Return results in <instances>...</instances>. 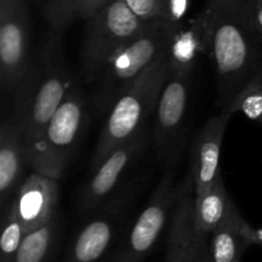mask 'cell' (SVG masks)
Instances as JSON below:
<instances>
[{
	"label": "cell",
	"mask_w": 262,
	"mask_h": 262,
	"mask_svg": "<svg viewBox=\"0 0 262 262\" xmlns=\"http://www.w3.org/2000/svg\"><path fill=\"white\" fill-rule=\"evenodd\" d=\"M114 0H81L79 3V19H89L91 15L101 10Z\"/></svg>",
	"instance_id": "obj_26"
},
{
	"label": "cell",
	"mask_w": 262,
	"mask_h": 262,
	"mask_svg": "<svg viewBox=\"0 0 262 262\" xmlns=\"http://www.w3.org/2000/svg\"><path fill=\"white\" fill-rule=\"evenodd\" d=\"M168 73L169 66L165 51L118 95L106 113V119L91 158V171L117 146L127 142L146 129L148 119L155 113Z\"/></svg>",
	"instance_id": "obj_3"
},
{
	"label": "cell",
	"mask_w": 262,
	"mask_h": 262,
	"mask_svg": "<svg viewBox=\"0 0 262 262\" xmlns=\"http://www.w3.org/2000/svg\"><path fill=\"white\" fill-rule=\"evenodd\" d=\"M138 191L137 182H129L120 187L97 211L83 219L61 262H101L124 233Z\"/></svg>",
	"instance_id": "obj_7"
},
{
	"label": "cell",
	"mask_w": 262,
	"mask_h": 262,
	"mask_svg": "<svg viewBox=\"0 0 262 262\" xmlns=\"http://www.w3.org/2000/svg\"><path fill=\"white\" fill-rule=\"evenodd\" d=\"M87 99L74 84L46 124L28 158L31 170L60 179L69 165L87 122Z\"/></svg>",
	"instance_id": "obj_5"
},
{
	"label": "cell",
	"mask_w": 262,
	"mask_h": 262,
	"mask_svg": "<svg viewBox=\"0 0 262 262\" xmlns=\"http://www.w3.org/2000/svg\"><path fill=\"white\" fill-rule=\"evenodd\" d=\"M233 114L220 110L219 114L207 119L204 127L197 132L191 148L189 176L193 181L194 196L206 191L222 174L220 154L227 127Z\"/></svg>",
	"instance_id": "obj_13"
},
{
	"label": "cell",
	"mask_w": 262,
	"mask_h": 262,
	"mask_svg": "<svg viewBox=\"0 0 262 262\" xmlns=\"http://www.w3.org/2000/svg\"><path fill=\"white\" fill-rule=\"evenodd\" d=\"M209 32L205 13L186 20L181 27L171 32L166 48L169 72L192 78L197 60L207 53Z\"/></svg>",
	"instance_id": "obj_15"
},
{
	"label": "cell",
	"mask_w": 262,
	"mask_h": 262,
	"mask_svg": "<svg viewBox=\"0 0 262 262\" xmlns=\"http://www.w3.org/2000/svg\"><path fill=\"white\" fill-rule=\"evenodd\" d=\"M174 168H166L155 191L136 217L132 227L122 234L101 262H143L158 243L170 220L177 197Z\"/></svg>",
	"instance_id": "obj_8"
},
{
	"label": "cell",
	"mask_w": 262,
	"mask_h": 262,
	"mask_svg": "<svg viewBox=\"0 0 262 262\" xmlns=\"http://www.w3.org/2000/svg\"><path fill=\"white\" fill-rule=\"evenodd\" d=\"M147 25L130 10L124 0H114L86 19L81 54L84 81L94 83L110 59Z\"/></svg>",
	"instance_id": "obj_6"
},
{
	"label": "cell",
	"mask_w": 262,
	"mask_h": 262,
	"mask_svg": "<svg viewBox=\"0 0 262 262\" xmlns=\"http://www.w3.org/2000/svg\"><path fill=\"white\" fill-rule=\"evenodd\" d=\"M251 227L233 204L225 219L210 233L209 248L214 262H239L246 250L253 245Z\"/></svg>",
	"instance_id": "obj_17"
},
{
	"label": "cell",
	"mask_w": 262,
	"mask_h": 262,
	"mask_svg": "<svg viewBox=\"0 0 262 262\" xmlns=\"http://www.w3.org/2000/svg\"><path fill=\"white\" fill-rule=\"evenodd\" d=\"M173 31L164 20L148 23L127 45L123 46L94 82V105L106 114L118 95L165 53Z\"/></svg>",
	"instance_id": "obj_4"
},
{
	"label": "cell",
	"mask_w": 262,
	"mask_h": 262,
	"mask_svg": "<svg viewBox=\"0 0 262 262\" xmlns=\"http://www.w3.org/2000/svg\"><path fill=\"white\" fill-rule=\"evenodd\" d=\"M191 78L169 72L154 113V147L166 168H176L186 133Z\"/></svg>",
	"instance_id": "obj_9"
},
{
	"label": "cell",
	"mask_w": 262,
	"mask_h": 262,
	"mask_svg": "<svg viewBox=\"0 0 262 262\" xmlns=\"http://www.w3.org/2000/svg\"><path fill=\"white\" fill-rule=\"evenodd\" d=\"M13 202L25 234L38 229L59 212L58 179L31 170Z\"/></svg>",
	"instance_id": "obj_14"
},
{
	"label": "cell",
	"mask_w": 262,
	"mask_h": 262,
	"mask_svg": "<svg viewBox=\"0 0 262 262\" xmlns=\"http://www.w3.org/2000/svg\"><path fill=\"white\" fill-rule=\"evenodd\" d=\"M28 165L27 148L12 119L4 120L0 128V202L3 210L14 199L23 183Z\"/></svg>",
	"instance_id": "obj_16"
},
{
	"label": "cell",
	"mask_w": 262,
	"mask_h": 262,
	"mask_svg": "<svg viewBox=\"0 0 262 262\" xmlns=\"http://www.w3.org/2000/svg\"><path fill=\"white\" fill-rule=\"evenodd\" d=\"M133 13L142 22L163 20L170 0H124Z\"/></svg>",
	"instance_id": "obj_23"
},
{
	"label": "cell",
	"mask_w": 262,
	"mask_h": 262,
	"mask_svg": "<svg viewBox=\"0 0 262 262\" xmlns=\"http://www.w3.org/2000/svg\"><path fill=\"white\" fill-rule=\"evenodd\" d=\"M247 17L251 27L262 38V0H247Z\"/></svg>",
	"instance_id": "obj_25"
},
{
	"label": "cell",
	"mask_w": 262,
	"mask_h": 262,
	"mask_svg": "<svg viewBox=\"0 0 262 262\" xmlns=\"http://www.w3.org/2000/svg\"><path fill=\"white\" fill-rule=\"evenodd\" d=\"M81 0H41V10L50 30L63 33L79 18Z\"/></svg>",
	"instance_id": "obj_21"
},
{
	"label": "cell",
	"mask_w": 262,
	"mask_h": 262,
	"mask_svg": "<svg viewBox=\"0 0 262 262\" xmlns=\"http://www.w3.org/2000/svg\"><path fill=\"white\" fill-rule=\"evenodd\" d=\"M233 204L234 202L228 196L224 179L220 174L206 191L194 196L193 219L197 229L204 234L210 235V233L225 219Z\"/></svg>",
	"instance_id": "obj_18"
},
{
	"label": "cell",
	"mask_w": 262,
	"mask_h": 262,
	"mask_svg": "<svg viewBox=\"0 0 262 262\" xmlns=\"http://www.w3.org/2000/svg\"><path fill=\"white\" fill-rule=\"evenodd\" d=\"M250 235L253 245H258L262 247V229H255L253 227H251Z\"/></svg>",
	"instance_id": "obj_27"
},
{
	"label": "cell",
	"mask_w": 262,
	"mask_h": 262,
	"mask_svg": "<svg viewBox=\"0 0 262 262\" xmlns=\"http://www.w3.org/2000/svg\"><path fill=\"white\" fill-rule=\"evenodd\" d=\"M74 84L76 81L64 54L61 33L48 31L33 51L28 71L13 92L10 119L25 141L27 158Z\"/></svg>",
	"instance_id": "obj_1"
},
{
	"label": "cell",
	"mask_w": 262,
	"mask_h": 262,
	"mask_svg": "<svg viewBox=\"0 0 262 262\" xmlns=\"http://www.w3.org/2000/svg\"><path fill=\"white\" fill-rule=\"evenodd\" d=\"M194 186L191 176L178 184L169 223L165 262H214L209 237L200 232L193 219Z\"/></svg>",
	"instance_id": "obj_12"
},
{
	"label": "cell",
	"mask_w": 262,
	"mask_h": 262,
	"mask_svg": "<svg viewBox=\"0 0 262 262\" xmlns=\"http://www.w3.org/2000/svg\"><path fill=\"white\" fill-rule=\"evenodd\" d=\"M207 2L222 5H243L247 0H207Z\"/></svg>",
	"instance_id": "obj_28"
},
{
	"label": "cell",
	"mask_w": 262,
	"mask_h": 262,
	"mask_svg": "<svg viewBox=\"0 0 262 262\" xmlns=\"http://www.w3.org/2000/svg\"><path fill=\"white\" fill-rule=\"evenodd\" d=\"M31 22L25 0H0V81L13 94L32 60Z\"/></svg>",
	"instance_id": "obj_10"
},
{
	"label": "cell",
	"mask_w": 262,
	"mask_h": 262,
	"mask_svg": "<svg viewBox=\"0 0 262 262\" xmlns=\"http://www.w3.org/2000/svg\"><path fill=\"white\" fill-rule=\"evenodd\" d=\"M25 230L18 219L14 202L12 201L3 210L2 238H0V262H14L20 247Z\"/></svg>",
	"instance_id": "obj_20"
},
{
	"label": "cell",
	"mask_w": 262,
	"mask_h": 262,
	"mask_svg": "<svg viewBox=\"0 0 262 262\" xmlns=\"http://www.w3.org/2000/svg\"><path fill=\"white\" fill-rule=\"evenodd\" d=\"M61 234L60 212L38 229L23 237L14 262H54Z\"/></svg>",
	"instance_id": "obj_19"
},
{
	"label": "cell",
	"mask_w": 262,
	"mask_h": 262,
	"mask_svg": "<svg viewBox=\"0 0 262 262\" xmlns=\"http://www.w3.org/2000/svg\"><path fill=\"white\" fill-rule=\"evenodd\" d=\"M258 77L262 79V66H261V69H260V73H258Z\"/></svg>",
	"instance_id": "obj_29"
},
{
	"label": "cell",
	"mask_w": 262,
	"mask_h": 262,
	"mask_svg": "<svg viewBox=\"0 0 262 262\" xmlns=\"http://www.w3.org/2000/svg\"><path fill=\"white\" fill-rule=\"evenodd\" d=\"M147 145V130L143 129L127 142L117 146L95 170L77 199V211L82 219L94 214L120 188L124 174L129 170Z\"/></svg>",
	"instance_id": "obj_11"
},
{
	"label": "cell",
	"mask_w": 262,
	"mask_h": 262,
	"mask_svg": "<svg viewBox=\"0 0 262 262\" xmlns=\"http://www.w3.org/2000/svg\"><path fill=\"white\" fill-rule=\"evenodd\" d=\"M227 112L230 114L239 113L262 125V79L260 77H256L239 92Z\"/></svg>",
	"instance_id": "obj_22"
},
{
	"label": "cell",
	"mask_w": 262,
	"mask_h": 262,
	"mask_svg": "<svg viewBox=\"0 0 262 262\" xmlns=\"http://www.w3.org/2000/svg\"><path fill=\"white\" fill-rule=\"evenodd\" d=\"M204 13L209 32L207 54L216 76L217 106L227 112L239 92L260 73L262 38L248 22L247 3L230 7L207 2Z\"/></svg>",
	"instance_id": "obj_2"
},
{
	"label": "cell",
	"mask_w": 262,
	"mask_h": 262,
	"mask_svg": "<svg viewBox=\"0 0 262 262\" xmlns=\"http://www.w3.org/2000/svg\"><path fill=\"white\" fill-rule=\"evenodd\" d=\"M189 3L191 0H170L169 2L166 14L163 20L173 32L186 22V14L188 12Z\"/></svg>",
	"instance_id": "obj_24"
}]
</instances>
